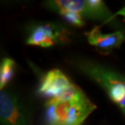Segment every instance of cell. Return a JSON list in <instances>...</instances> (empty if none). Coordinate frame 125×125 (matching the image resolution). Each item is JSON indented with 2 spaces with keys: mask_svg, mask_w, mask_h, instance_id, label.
I'll use <instances>...</instances> for the list:
<instances>
[{
  "mask_svg": "<svg viewBox=\"0 0 125 125\" xmlns=\"http://www.w3.org/2000/svg\"><path fill=\"white\" fill-rule=\"evenodd\" d=\"M68 62L97 84L125 115V75L111 65L84 55H72Z\"/></svg>",
  "mask_w": 125,
  "mask_h": 125,
  "instance_id": "obj_1",
  "label": "cell"
},
{
  "mask_svg": "<svg viewBox=\"0 0 125 125\" xmlns=\"http://www.w3.org/2000/svg\"><path fill=\"white\" fill-rule=\"evenodd\" d=\"M96 109L83 93L68 99L47 100L45 103V125H82Z\"/></svg>",
  "mask_w": 125,
  "mask_h": 125,
  "instance_id": "obj_2",
  "label": "cell"
},
{
  "mask_svg": "<svg viewBox=\"0 0 125 125\" xmlns=\"http://www.w3.org/2000/svg\"><path fill=\"white\" fill-rule=\"evenodd\" d=\"M45 5L57 13L60 11H71L79 13L83 18L100 21L118 29L121 28L106 4L99 0H52L46 2Z\"/></svg>",
  "mask_w": 125,
  "mask_h": 125,
  "instance_id": "obj_3",
  "label": "cell"
},
{
  "mask_svg": "<svg viewBox=\"0 0 125 125\" xmlns=\"http://www.w3.org/2000/svg\"><path fill=\"white\" fill-rule=\"evenodd\" d=\"M0 122L1 125H33L29 102L13 89L0 91Z\"/></svg>",
  "mask_w": 125,
  "mask_h": 125,
  "instance_id": "obj_4",
  "label": "cell"
},
{
  "mask_svg": "<svg viewBox=\"0 0 125 125\" xmlns=\"http://www.w3.org/2000/svg\"><path fill=\"white\" fill-rule=\"evenodd\" d=\"M38 93L48 100H59L72 98L84 92L62 71L53 69L42 77Z\"/></svg>",
  "mask_w": 125,
  "mask_h": 125,
  "instance_id": "obj_5",
  "label": "cell"
},
{
  "mask_svg": "<svg viewBox=\"0 0 125 125\" xmlns=\"http://www.w3.org/2000/svg\"><path fill=\"white\" fill-rule=\"evenodd\" d=\"M69 37V31L61 24L42 22L30 27L26 43L30 46L48 48L67 43L70 40Z\"/></svg>",
  "mask_w": 125,
  "mask_h": 125,
  "instance_id": "obj_6",
  "label": "cell"
},
{
  "mask_svg": "<svg viewBox=\"0 0 125 125\" xmlns=\"http://www.w3.org/2000/svg\"><path fill=\"white\" fill-rule=\"evenodd\" d=\"M85 34L89 44L104 51L118 49L125 41V34L122 30L104 34L96 26Z\"/></svg>",
  "mask_w": 125,
  "mask_h": 125,
  "instance_id": "obj_7",
  "label": "cell"
},
{
  "mask_svg": "<svg viewBox=\"0 0 125 125\" xmlns=\"http://www.w3.org/2000/svg\"><path fill=\"white\" fill-rule=\"evenodd\" d=\"M16 62L10 58L2 59L0 65V89L2 90L6 88L7 84L11 81L14 76Z\"/></svg>",
  "mask_w": 125,
  "mask_h": 125,
  "instance_id": "obj_8",
  "label": "cell"
},
{
  "mask_svg": "<svg viewBox=\"0 0 125 125\" xmlns=\"http://www.w3.org/2000/svg\"><path fill=\"white\" fill-rule=\"evenodd\" d=\"M58 13L60 14L68 23L73 24L75 26L81 27L84 25L83 16L79 13H77V12L71 11H60Z\"/></svg>",
  "mask_w": 125,
  "mask_h": 125,
  "instance_id": "obj_9",
  "label": "cell"
},
{
  "mask_svg": "<svg viewBox=\"0 0 125 125\" xmlns=\"http://www.w3.org/2000/svg\"><path fill=\"white\" fill-rule=\"evenodd\" d=\"M116 15H120V16H124L125 18V7H124V8L120 9L119 11H118L116 12Z\"/></svg>",
  "mask_w": 125,
  "mask_h": 125,
  "instance_id": "obj_10",
  "label": "cell"
}]
</instances>
